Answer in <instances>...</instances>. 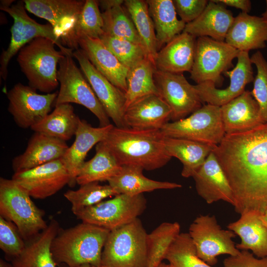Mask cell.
Listing matches in <instances>:
<instances>
[{"mask_svg":"<svg viewBox=\"0 0 267 267\" xmlns=\"http://www.w3.org/2000/svg\"><path fill=\"white\" fill-rule=\"evenodd\" d=\"M214 152L231 187L236 213L267 208V123L226 134Z\"/></svg>","mask_w":267,"mask_h":267,"instance_id":"obj_1","label":"cell"},{"mask_svg":"<svg viewBox=\"0 0 267 267\" xmlns=\"http://www.w3.org/2000/svg\"><path fill=\"white\" fill-rule=\"evenodd\" d=\"M160 130H138L115 126L103 141L121 166H135L151 171L171 160Z\"/></svg>","mask_w":267,"mask_h":267,"instance_id":"obj_2","label":"cell"},{"mask_svg":"<svg viewBox=\"0 0 267 267\" xmlns=\"http://www.w3.org/2000/svg\"><path fill=\"white\" fill-rule=\"evenodd\" d=\"M110 231L83 222L66 229H59L51 247L56 265L101 266L102 252Z\"/></svg>","mask_w":267,"mask_h":267,"instance_id":"obj_3","label":"cell"},{"mask_svg":"<svg viewBox=\"0 0 267 267\" xmlns=\"http://www.w3.org/2000/svg\"><path fill=\"white\" fill-rule=\"evenodd\" d=\"M55 45L49 39L37 38L19 50L17 58L29 86L45 94L52 93L59 85L57 66L65 54Z\"/></svg>","mask_w":267,"mask_h":267,"instance_id":"obj_4","label":"cell"},{"mask_svg":"<svg viewBox=\"0 0 267 267\" xmlns=\"http://www.w3.org/2000/svg\"><path fill=\"white\" fill-rule=\"evenodd\" d=\"M147 235L138 218L111 230L102 252L101 265L147 267Z\"/></svg>","mask_w":267,"mask_h":267,"instance_id":"obj_5","label":"cell"},{"mask_svg":"<svg viewBox=\"0 0 267 267\" xmlns=\"http://www.w3.org/2000/svg\"><path fill=\"white\" fill-rule=\"evenodd\" d=\"M44 212L27 191L15 180L0 178V215L12 222L27 241L46 228Z\"/></svg>","mask_w":267,"mask_h":267,"instance_id":"obj_6","label":"cell"},{"mask_svg":"<svg viewBox=\"0 0 267 267\" xmlns=\"http://www.w3.org/2000/svg\"><path fill=\"white\" fill-rule=\"evenodd\" d=\"M0 9L7 12L13 19V24L10 29L11 36L9 44L6 50H3L0 58V76L3 80H6L7 67L12 57L23 47L37 38L49 39L65 55H73V50L62 45L50 24H40L29 16L23 0L9 6H0Z\"/></svg>","mask_w":267,"mask_h":267,"instance_id":"obj_7","label":"cell"},{"mask_svg":"<svg viewBox=\"0 0 267 267\" xmlns=\"http://www.w3.org/2000/svg\"><path fill=\"white\" fill-rule=\"evenodd\" d=\"M58 65L57 79L60 89L54 105L71 103L81 105L96 116L99 127L110 125L109 117L82 71L76 65L73 55H65Z\"/></svg>","mask_w":267,"mask_h":267,"instance_id":"obj_8","label":"cell"},{"mask_svg":"<svg viewBox=\"0 0 267 267\" xmlns=\"http://www.w3.org/2000/svg\"><path fill=\"white\" fill-rule=\"evenodd\" d=\"M166 137L217 145L225 135L221 107L207 104L189 117L168 122L160 130Z\"/></svg>","mask_w":267,"mask_h":267,"instance_id":"obj_9","label":"cell"},{"mask_svg":"<svg viewBox=\"0 0 267 267\" xmlns=\"http://www.w3.org/2000/svg\"><path fill=\"white\" fill-rule=\"evenodd\" d=\"M239 52L225 42L208 37L197 38L190 78L197 84L211 82L220 86L223 80L222 74L233 67L232 61Z\"/></svg>","mask_w":267,"mask_h":267,"instance_id":"obj_10","label":"cell"},{"mask_svg":"<svg viewBox=\"0 0 267 267\" xmlns=\"http://www.w3.org/2000/svg\"><path fill=\"white\" fill-rule=\"evenodd\" d=\"M146 206V200L143 194H119L112 199L85 208L75 215L83 222L111 231L137 218Z\"/></svg>","mask_w":267,"mask_h":267,"instance_id":"obj_11","label":"cell"},{"mask_svg":"<svg viewBox=\"0 0 267 267\" xmlns=\"http://www.w3.org/2000/svg\"><path fill=\"white\" fill-rule=\"evenodd\" d=\"M188 233L198 256L211 266L217 263V257L220 255L236 256L240 252L232 240L236 234L222 229L214 216L197 217L190 225Z\"/></svg>","mask_w":267,"mask_h":267,"instance_id":"obj_12","label":"cell"},{"mask_svg":"<svg viewBox=\"0 0 267 267\" xmlns=\"http://www.w3.org/2000/svg\"><path fill=\"white\" fill-rule=\"evenodd\" d=\"M29 86L15 85L7 92L8 111L18 127L30 128L49 113L58 91L39 94Z\"/></svg>","mask_w":267,"mask_h":267,"instance_id":"obj_13","label":"cell"},{"mask_svg":"<svg viewBox=\"0 0 267 267\" xmlns=\"http://www.w3.org/2000/svg\"><path fill=\"white\" fill-rule=\"evenodd\" d=\"M154 79L159 95L171 109L173 121L185 118L203 106L194 86L187 81L182 73L154 68Z\"/></svg>","mask_w":267,"mask_h":267,"instance_id":"obj_14","label":"cell"},{"mask_svg":"<svg viewBox=\"0 0 267 267\" xmlns=\"http://www.w3.org/2000/svg\"><path fill=\"white\" fill-rule=\"evenodd\" d=\"M73 57L78 62L81 71L109 118L116 127L127 128L124 120L125 93L96 69L82 49L78 48L74 50Z\"/></svg>","mask_w":267,"mask_h":267,"instance_id":"obj_15","label":"cell"},{"mask_svg":"<svg viewBox=\"0 0 267 267\" xmlns=\"http://www.w3.org/2000/svg\"><path fill=\"white\" fill-rule=\"evenodd\" d=\"M23 1L27 11L49 22L55 35L64 46L78 20L86 0H24Z\"/></svg>","mask_w":267,"mask_h":267,"instance_id":"obj_16","label":"cell"},{"mask_svg":"<svg viewBox=\"0 0 267 267\" xmlns=\"http://www.w3.org/2000/svg\"><path fill=\"white\" fill-rule=\"evenodd\" d=\"M235 66L223 74L230 80L229 86L218 89L215 84L206 82L194 86L203 103L221 107L241 94L246 86L253 82L254 72L251 57L248 51H239Z\"/></svg>","mask_w":267,"mask_h":267,"instance_id":"obj_17","label":"cell"},{"mask_svg":"<svg viewBox=\"0 0 267 267\" xmlns=\"http://www.w3.org/2000/svg\"><path fill=\"white\" fill-rule=\"evenodd\" d=\"M12 179L22 186L31 197L43 199L54 195L68 184L70 177L60 159H58L14 173Z\"/></svg>","mask_w":267,"mask_h":267,"instance_id":"obj_18","label":"cell"},{"mask_svg":"<svg viewBox=\"0 0 267 267\" xmlns=\"http://www.w3.org/2000/svg\"><path fill=\"white\" fill-rule=\"evenodd\" d=\"M113 126L111 124L95 128L86 120L80 119L75 139L60 159L70 177L69 186L74 187L77 183L76 178L88 153L93 146L105 139Z\"/></svg>","mask_w":267,"mask_h":267,"instance_id":"obj_19","label":"cell"},{"mask_svg":"<svg viewBox=\"0 0 267 267\" xmlns=\"http://www.w3.org/2000/svg\"><path fill=\"white\" fill-rule=\"evenodd\" d=\"M192 178L197 194L207 203L222 200L234 206L231 187L214 151L208 155Z\"/></svg>","mask_w":267,"mask_h":267,"instance_id":"obj_20","label":"cell"},{"mask_svg":"<svg viewBox=\"0 0 267 267\" xmlns=\"http://www.w3.org/2000/svg\"><path fill=\"white\" fill-rule=\"evenodd\" d=\"M172 111L158 94L143 96L126 108L124 120L127 128L161 130L171 119Z\"/></svg>","mask_w":267,"mask_h":267,"instance_id":"obj_21","label":"cell"},{"mask_svg":"<svg viewBox=\"0 0 267 267\" xmlns=\"http://www.w3.org/2000/svg\"><path fill=\"white\" fill-rule=\"evenodd\" d=\"M68 147L65 141L43 133L34 132L24 152L12 160L14 173L60 159Z\"/></svg>","mask_w":267,"mask_h":267,"instance_id":"obj_22","label":"cell"},{"mask_svg":"<svg viewBox=\"0 0 267 267\" xmlns=\"http://www.w3.org/2000/svg\"><path fill=\"white\" fill-rule=\"evenodd\" d=\"M221 113L225 134L246 132L265 124L259 105L249 90L222 106Z\"/></svg>","mask_w":267,"mask_h":267,"instance_id":"obj_23","label":"cell"},{"mask_svg":"<svg viewBox=\"0 0 267 267\" xmlns=\"http://www.w3.org/2000/svg\"><path fill=\"white\" fill-rule=\"evenodd\" d=\"M79 46L96 69L113 85L125 93L127 90L128 68L102 43L99 39L83 37Z\"/></svg>","mask_w":267,"mask_h":267,"instance_id":"obj_24","label":"cell"},{"mask_svg":"<svg viewBox=\"0 0 267 267\" xmlns=\"http://www.w3.org/2000/svg\"><path fill=\"white\" fill-rule=\"evenodd\" d=\"M196 38L182 32L158 51L154 66L162 71L182 73L190 72L194 60Z\"/></svg>","mask_w":267,"mask_h":267,"instance_id":"obj_25","label":"cell"},{"mask_svg":"<svg viewBox=\"0 0 267 267\" xmlns=\"http://www.w3.org/2000/svg\"><path fill=\"white\" fill-rule=\"evenodd\" d=\"M225 42L239 51L264 48L267 42V23L261 17L241 12L234 17Z\"/></svg>","mask_w":267,"mask_h":267,"instance_id":"obj_26","label":"cell"},{"mask_svg":"<svg viewBox=\"0 0 267 267\" xmlns=\"http://www.w3.org/2000/svg\"><path fill=\"white\" fill-rule=\"evenodd\" d=\"M237 221L229 223L227 227L240 238L236 244L239 250L251 251L256 257L267 256V225L263 214L249 211L240 215Z\"/></svg>","mask_w":267,"mask_h":267,"instance_id":"obj_27","label":"cell"},{"mask_svg":"<svg viewBox=\"0 0 267 267\" xmlns=\"http://www.w3.org/2000/svg\"><path fill=\"white\" fill-rule=\"evenodd\" d=\"M234 17L223 4L209 0L201 14L194 21L186 24L183 32L195 38L208 37L225 42L227 33Z\"/></svg>","mask_w":267,"mask_h":267,"instance_id":"obj_28","label":"cell"},{"mask_svg":"<svg viewBox=\"0 0 267 267\" xmlns=\"http://www.w3.org/2000/svg\"><path fill=\"white\" fill-rule=\"evenodd\" d=\"M59 229L58 222L52 220L46 228L26 241L23 251L12 260L13 267H56L51 247Z\"/></svg>","mask_w":267,"mask_h":267,"instance_id":"obj_29","label":"cell"},{"mask_svg":"<svg viewBox=\"0 0 267 267\" xmlns=\"http://www.w3.org/2000/svg\"><path fill=\"white\" fill-rule=\"evenodd\" d=\"M166 150L171 157L178 158L183 165L181 176L192 177L217 145L165 136Z\"/></svg>","mask_w":267,"mask_h":267,"instance_id":"obj_30","label":"cell"},{"mask_svg":"<svg viewBox=\"0 0 267 267\" xmlns=\"http://www.w3.org/2000/svg\"><path fill=\"white\" fill-rule=\"evenodd\" d=\"M143 169L135 166H122L120 173L109 179L108 184L118 194L136 195L157 189H173L181 187L175 182L149 179L143 174Z\"/></svg>","mask_w":267,"mask_h":267,"instance_id":"obj_31","label":"cell"},{"mask_svg":"<svg viewBox=\"0 0 267 267\" xmlns=\"http://www.w3.org/2000/svg\"><path fill=\"white\" fill-rule=\"evenodd\" d=\"M153 22L158 51L176 36L181 33L186 24L177 17L172 0H147Z\"/></svg>","mask_w":267,"mask_h":267,"instance_id":"obj_32","label":"cell"},{"mask_svg":"<svg viewBox=\"0 0 267 267\" xmlns=\"http://www.w3.org/2000/svg\"><path fill=\"white\" fill-rule=\"evenodd\" d=\"M80 119L71 104H61L31 129L66 142L75 135Z\"/></svg>","mask_w":267,"mask_h":267,"instance_id":"obj_33","label":"cell"},{"mask_svg":"<svg viewBox=\"0 0 267 267\" xmlns=\"http://www.w3.org/2000/svg\"><path fill=\"white\" fill-rule=\"evenodd\" d=\"M121 169L122 166L102 141L96 145L95 155L83 165L76 183L81 185L92 182L108 181L117 175Z\"/></svg>","mask_w":267,"mask_h":267,"instance_id":"obj_34","label":"cell"},{"mask_svg":"<svg viewBox=\"0 0 267 267\" xmlns=\"http://www.w3.org/2000/svg\"><path fill=\"white\" fill-rule=\"evenodd\" d=\"M123 5L134 22L148 58L154 65L158 49L155 28L146 0H126Z\"/></svg>","mask_w":267,"mask_h":267,"instance_id":"obj_35","label":"cell"},{"mask_svg":"<svg viewBox=\"0 0 267 267\" xmlns=\"http://www.w3.org/2000/svg\"><path fill=\"white\" fill-rule=\"evenodd\" d=\"M154 66L145 58L129 69L127 76V90L125 110L137 99L147 95L158 94L154 79Z\"/></svg>","mask_w":267,"mask_h":267,"instance_id":"obj_36","label":"cell"},{"mask_svg":"<svg viewBox=\"0 0 267 267\" xmlns=\"http://www.w3.org/2000/svg\"><path fill=\"white\" fill-rule=\"evenodd\" d=\"M103 20L97 0H86L74 28L64 46L73 51L78 49V40L83 37L99 39L104 33Z\"/></svg>","mask_w":267,"mask_h":267,"instance_id":"obj_37","label":"cell"},{"mask_svg":"<svg viewBox=\"0 0 267 267\" xmlns=\"http://www.w3.org/2000/svg\"><path fill=\"white\" fill-rule=\"evenodd\" d=\"M180 228L177 222H164L148 234L147 267H157L165 259L172 244L180 233Z\"/></svg>","mask_w":267,"mask_h":267,"instance_id":"obj_38","label":"cell"},{"mask_svg":"<svg viewBox=\"0 0 267 267\" xmlns=\"http://www.w3.org/2000/svg\"><path fill=\"white\" fill-rule=\"evenodd\" d=\"M102 16L105 34L131 41L144 47L134 22L123 5L103 11Z\"/></svg>","mask_w":267,"mask_h":267,"instance_id":"obj_39","label":"cell"},{"mask_svg":"<svg viewBox=\"0 0 267 267\" xmlns=\"http://www.w3.org/2000/svg\"><path fill=\"white\" fill-rule=\"evenodd\" d=\"M115 190L108 184L101 185L98 182H92L80 185L76 190H69L64 197L71 203L72 211L74 215L82 209L95 205L104 199L117 195Z\"/></svg>","mask_w":267,"mask_h":267,"instance_id":"obj_40","label":"cell"},{"mask_svg":"<svg viewBox=\"0 0 267 267\" xmlns=\"http://www.w3.org/2000/svg\"><path fill=\"white\" fill-rule=\"evenodd\" d=\"M165 259L172 267H213L200 259L188 233H180L172 244Z\"/></svg>","mask_w":267,"mask_h":267,"instance_id":"obj_41","label":"cell"},{"mask_svg":"<svg viewBox=\"0 0 267 267\" xmlns=\"http://www.w3.org/2000/svg\"><path fill=\"white\" fill-rule=\"evenodd\" d=\"M99 39L120 62L128 69L144 58H148L144 48L139 44L105 33L100 37Z\"/></svg>","mask_w":267,"mask_h":267,"instance_id":"obj_42","label":"cell"},{"mask_svg":"<svg viewBox=\"0 0 267 267\" xmlns=\"http://www.w3.org/2000/svg\"><path fill=\"white\" fill-rule=\"evenodd\" d=\"M251 60L257 69L251 93L259 105L261 117L266 124L267 123V60L259 50L251 56Z\"/></svg>","mask_w":267,"mask_h":267,"instance_id":"obj_43","label":"cell"},{"mask_svg":"<svg viewBox=\"0 0 267 267\" xmlns=\"http://www.w3.org/2000/svg\"><path fill=\"white\" fill-rule=\"evenodd\" d=\"M26 241L16 225L0 216V248L12 260L23 251Z\"/></svg>","mask_w":267,"mask_h":267,"instance_id":"obj_44","label":"cell"},{"mask_svg":"<svg viewBox=\"0 0 267 267\" xmlns=\"http://www.w3.org/2000/svg\"><path fill=\"white\" fill-rule=\"evenodd\" d=\"M173 3L180 20L185 24L197 18L206 7L207 0H174Z\"/></svg>","mask_w":267,"mask_h":267,"instance_id":"obj_45","label":"cell"},{"mask_svg":"<svg viewBox=\"0 0 267 267\" xmlns=\"http://www.w3.org/2000/svg\"><path fill=\"white\" fill-rule=\"evenodd\" d=\"M223 267H267V256L258 258L247 250L236 256H229L223 261Z\"/></svg>","mask_w":267,"mask_h":267,"instance_id":"obj_46","label":"cell"},{"mask_svg":"<svg viewBox=\"0 0 267 267\" xmlns=\"http://www.w3.org/2000/svg\"><path fill=\"white\" fill-rule=\"evenodd\" d=\"M225 6L235 7L242 10V12L249 13L251 9V2L250 0H212Z\"/></svg>","mask_w":267,"mask_h":267,"instance_id":"obj_47","label":"cell"},{"mask_svg":"<svg viewBox=\"0 0 267 267\" xmlns=\"http://www.w3.org/2000/svg\"><path fill=\"white\" fill-rule=\"evenodd\" d=\"M99 6L103 11L114 8L118 6L123 5L124 0H97Z\"/></svg>","mask_w":267,"mask_h":267,"instance_id":"obj_48","label":"cell"},{"mask_svg":"<svg viewBox=\"0 0 267 267\" xmlns=\"http://www.w3.org/2000/svg\"><path fill=\"white\" fill-rule=\"evenodd\" d=\"M0 267H13V266L12 264H9L7 262L0 259Z\"/></svg>","mask_w":267,"mask_h":267,"instance_id":"obj_49","label":"cell"},{"mask_svg":"<svg viewBox=\"0 0 267 267\" xmlns=\"http://www.w3.org/2000/svg\"><path fill=\"white\" fill-rule=\"evenodd\" d=\"M266 8L264 12L262 14L261 17L267 23V0H266Z\"/></svg>","mask_w":267,"mask_h":267,"instance_id":"obj_50","label":"cell"},{"mask_svg":"<svg viewBox=\"0 0 267 267\" xmlns=\"http://www.w3.org/2000/svg\"><path fill=\"white\" fill-rule=\"evenodd\" d=\"M263 218L265 223L267 225V208H266L264 214H263Z\"/></svg>","mask_w":267,"mask_h":267,"instance_id":"obj_51","label":"cell"},{"mask_svg":"<svg viewBox=\"0 0 267 267\" xmlns=\"http://www.w3.org/2000/svg\"><path fill=\"white\" fill-rule=\"evenodd\" d=\"M58 267H67L66 265H64V264H62V265H60L59 266H58ZM78 267H91V266L89 265V264H84V265H82Z\"/></svg>","mask_w":267,"mask_h":267,"instance_id":"obj_52","label":"cell"},{"mask_svg":"<svg viewBox=\"0 0 267 267\" xmlns=\"http://www.w3.org/2000/svg\"><path fill=\"white\" fill-rule=\"evenodd\" d=\"M157 267H172L170 264H167L164 263H161Z\"/></svg>","mask_w":267,"mask_h":267,"instance_id":"obj_53","label":"cell"},{"mask_svg":"<svg viewBox=\"0 0 267 267\" xmlns=\"http://www.w3.org/2000/svg\"><path fill=\"white\" fill-rule=\"evenodd\" d=\"M91 267H108V266H105L101 265L98 267L91 266Z\"/></svg>","mask_w":267,"mask_h":267,"instance_id":"obj_54","label":"cell"}]
</instances>
